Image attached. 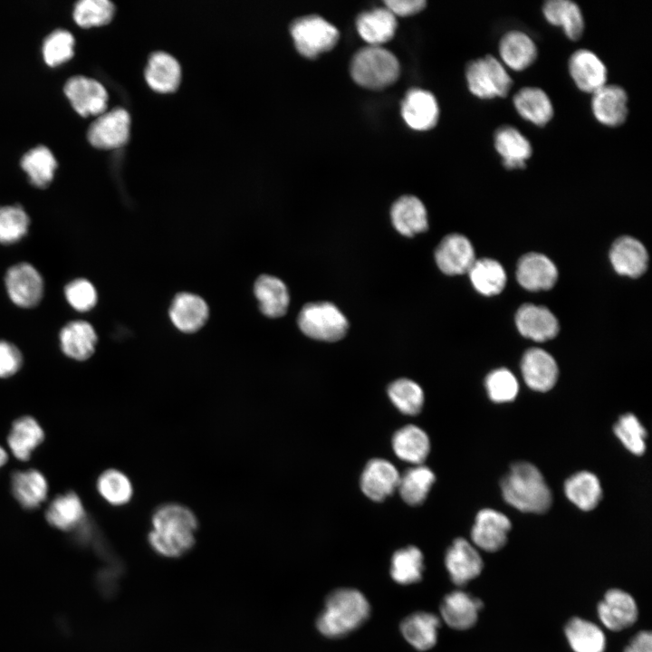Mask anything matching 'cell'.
Wrapping results in <instances>:
<instances>
[{"instance_id": "52a82bcc", "label": "cell", "mask_w": 652, "mask_h": 652, "mask_svg": "<svg viewBox=\"0 0 652 652\" xmlns=\"http://www.w3.org/2000/svg\"><path fill=\"white\" fill-rule=\"evenodd\" d=\"M291 34L296 49L309 58L331 50L339 39L337 28L316 14L296 19L291 25Z\"/></svg>"}, {"instance_id": "ac0fdd59", "label": "cell", "mask_w": 652, "mask_h": 652, "mask_svg": "<svg viewBox=\"0 0 652 652\" xmlns=\"http://www.w3.org/2000/svg\"><path fill=\"white\" fill-rule=\"evenodd\" d=\"M445 563L451 580L456 585H464L474 580L484 567L479 552L464 538L453 542L446 553Z\"/></svg>"}, {"instance_id": "4316f807", "label": "cell", "mask_w": 652, "mask_h": 652, "mask_svg": "<svg viewBox=\"0 0 652 652\" xmlns=\"http://www.w3.org/2000/svg\"><path fill=\"white\" fill-rule=\"evenodd\" d=\"M169 317L173 324L181 331L191 333L198 331L208 318L206 302L199 296L181 292L174 298Z\"/></svg>"}, {"instance_id": "db71d44e", "label": "cell", "mask_w": 652, "mask_h": 652, "mask_svg": "<svg viewBox=\"0 0 652 652\" xmlns=\"http://www.w3.org/2000/svg\"><path fill=\"white\" fill-rule=\"evenodd\" d=\"M23 363L22 353L13 343L0 340V378L14 375Z\"/></svg>"}, {"instance_id": "83f0119b", "label": "cell", "mask_w": 652, "mask_h": 652, "mask_svg": "<svg viewBox=\"0 0 652 652\" xmlns=\"http://www.w3.org/2000/svg\"><path fill=\"white\" fill-rule=\"evenodd\" d=\"M542 14L551 25L560 27L571 41L581 38L585 21L580 7L570 0H549L542 5Z\"/></svg>"}, {"instance_id": "7402d4cb", "label": "cell", "mask_w": 652, "mask_h": 652, "mask_svg": "<svg viewBox=\"0 0 652 652\" xmlns=\"http://www.w3.org/2000/svg\"><path fill=\"white\" fill-rule=\"evenodd\" d=\"M401 114L407 124L417 130L433 128L438 120L439 108L435 96L428 91L411 89L401 104Z\"/></svg>"}, {"instance_id": "9a60e30c", "label": "cell", "mask_w": 652, "mask_h": 652, "mask_svg": "<svg viewBox=\"0 0 652 652\" xmlns=\"http://www.w3.org/2000/svg\"><path fill=\"white\" fill-rule=\"evenodd\" d=\"M510 520L493 509H483L475 517L471 537L474 543L486 551H496L507 542Z\"/></svg>"}, {"instance_id": "74e56055", "label": "cell", "mask_w": 652, "mask_h": 652, "mask_svg": "<svg viewBox=\"0 0 652 652\" xmlns=\"http://www.w3.org/2000/svg\"><path fill=\"white\" fill-rule=\"evenodd\" d=\"M440 622L438 618L427 612H417L407 617L400 625L405 639L418 650L435 646Z\"/></svg>"}, {"instance_id": "6f0895ef", "label": "cell", "mask_w": 652, "mask_h": 652, "mask_svg": "<svg viewBox=\"0 0 652 652\" xmlns=\"http://www.w3.org/2000/svg\"><path fill=\"white\" fill-rule=\"evenodd\" d=\"M8 459L7 453L5 450L0 446V466L4 465Z\"/></svg>"}, {"instance_id": "8992f818", "label": "cell", "mask_w": 652, "mask_h": 652, "mask_svg": "<svg viewBox=\"0 0 652 652\" xmlns=\"http://www.w3.org/2000/svg\"><path fill=\"white\" fill-rule=\"evenodd\" d=\"M298 325L306 336L323 341L342 339L349 328L343 313L328 302L305 304L298 315Z\"/></svg>"}, {"instance_id": "7dc6e473", "label": "cell", "mask_w": 652, "mask_h": 652, "mask_svg": "<svg viewBox=\"0 0 652 652\" xmlns=\"http://www.w3.org/2000/svg\"><path fill=\"white\" fill-rule=\"evenodd\" d=\"M29 224V216L22 206H0V244H12L20 241L27 234Z\"/></svg>"}, {"instance_id": "6da1fadb", "label": "cell", "mask_w": 652, "mask_h": 652, "mask_svg": "<svg viewBox=\"0 0 652 652\" xmlns=\"http://www.w3.org/2000/svg\"><path fill=\"white\" fill-rule=\"evenodd\" d=\"M151 523L149 542L161 556L179 557L195 543L197 520L194 513L184 505L166 503L159 506L152 515Z\"/></svg>"}, {"instance_id": "f35d334b", "label": "cell", "mask_w": 652, "mask_h": 652, "mask_svg": "<svg viewBox=\"0 0 652 652\" xmlns=\"http://www.w3.org/2000/svg\"><path fill=\"white\" fill-rule=\"evenodd\" d=\"M564 491L568 499L582 511L594 509L602 496L598 477L589 471L578 472L569 477Z\"/></svg>"}, {"instance_id": "9f6ffc18", "label": "cell", "mask_w": 652, "mask_h": 652, "mask_svg": "<svg viewBox=\"0 0 652 652\" xmlns=\"http://www.w3.org/2000/svg\"><path fill=\"white\" fill-rule=\"evenodd\" d=\"M624 652H652V635L650 631L637 634Z\"/></svg>"}, {"instance_id": "836d02e7", "label": "cell", "mask_w": 652, "mask_h": 652, "mask_svg": "<svg viewBox=\"0 0 652 652\" xmlns=\"http://www.w3.org/2000/svg\"><path fill=\"white\" fill-rule=\"evenodd\" d=\"M12 493L26 509H35L46 499L48 484L43 475L35 469L16 471L11 477Z\"/></svg>"}, {"instance_id": "5b68a950", "label": "cell", "mask_w": 652, "mask_h": 652, "mask_svg": "<svg viewBox=\"0 0 652 652\" xmlns=\"http://www.w3.org/2000/svg\"><path fill=\"white\" fill-rule=\"evenodd\" d=\"M465 79L470 92L481 100L504 98L513 87L507 69L490 54L471 61L465 68Z\"/></svg>"}, {"instance_id": "f907efd6", "label": "cell", "mask_w": 652, "mask_h": 652, "mask_svg": "<svg viewBox=\"0 0 652 652\" xmlns=\"http://www.w3.org/2000/svg\"><path fill=\"white\" fill-rule=\"evenodd\" d=\"M614 432L632 454L640 455L645 452L647 432L633 414L628 413L621 416L614 426Z\"/></svg>"}, {"instance_id": "8d00e7d4", "label": "cell", "mask_w": 652, "mask_h": 652, "mask_svg": "<svg viewBox=\"0 0 652 652\" xmlns=\"http://www.w3.org/2000/svg\"><path fill=\"white\" fill-rule=\"evenodd\" d=\"M44 432L37 420L24 416L14 421L7 437L13 455L21 461L30 458L32 452L43 441Z\"/></svg>"}, {"instance_id": "d6a6232c", "label": "cell", "mask_w": 652, "mask_h": 652, "mask_svg": "<svg viewBox=\"0 0 652 652\" xmlns=\"http://www.w3.org/2000/svg\"><path fill=\"white\" fill-rule=\"evenodd\" d=\"M356 26L361 38L369 45H380L393 37L397 21L387 7H379L360 14Z\"/></svg>"}, {"instance_id": "f6af8a7d", "label": "cell", "mask_w": 652, "mask_h": 652, "mask_svg": "<svg viewBox=\"0 0 652 652\" xmlns=\"http://www.w3.org/2000/svg\"><path fill=\"white\" fill-rule=\"evenodd\" d=\"M388 395L397 409L405 415L418 414L424 405L422 388L409 379L402 378L391 382L388 388Z\"/></svg>"}, {"instance_id": "681fc988", "label": "cell", "mask_w": 652, "mask_h": 652, "mask_svg": "<svg viewBox=\"0 0 652 652\" xmlns=\"http://www.w3.org/2000/svg\"><path fill=\"white\" fill-rule=\"evenodd\" d=\"M74 37L63 29H57L51 33L43 41V56L47 65L59 66L73 56Z\"/></svg>"}, {"instance_id": "bcb514c9", "label": "cell", "mask_w": 652, "mask_h": 652, "mask_svg": "<svg viewBox=\"0 0 652 652\" xmlns=\"http://www.w3.org/2000/svg\"><path fill=\"white\" fill-rule=\"evenodd\" d=\"M101 496L111 505L121 506L129 502L133 488L129 477L116 469H108L97 480Z\"/></svg>"}, {"instance_id": "f546056e", "label": "cell", "mask_w": 652, "mask_h": 652, "mask_svg": "<svg viewBox=\"0 0 652 652\" xmlns=\"http://www.w3.org/2000/svg\"><path fill=\"white\" fill-rule=\"evenodd\" d=\"M390 216L397 231L406 236L425 232L428 227L426 207L415 196H403L395 201Z\"/></svg>"}, {"instance_id": "3957f363", "label": "cell", "mask_w": 652, "mask_h": 652, "mask_svg": "<svg viewBox=\"0 0 652 652\" xmlns=\"http://www.w3.org/2000/svg\"><path fill=\"white\" fill-rule=\"evenodd\" d=\"M369 614V605L361 592L353 589H339L327 597L316 625L322 635L340 638L360 627Z\"/></svg>"}, {"instance_id": "4dcf8cb0", "label": "cell", "mask_w": 652, "mask_h": 652, "mask_svg": "<svg viewBox=\"0 0 652 652\" xmlns=\"http://www.w3.org/2000/svg\"><path fill=\"white\" fill-rule=\"evenodd\" d=\"M145 79L149 86L157 92H173L180 83V65L167 53H154L149 57L145 69Z\"/></svg>"}, {"instance_id": "ba28073f", "label": "cell", "mask_w": 652, "mask_h": 652, "mask_svg": "<svg viewBox=\"0 0 652 652\" xmlns=\"http://www.w3.org/2000/svg\"><path fill=\"white\" fill-rule=\"evenodd\" d=\"M130 118L123 108H115L97 116L88 129V140L100 149H113L125 145L129 137Z\"/></svg>"}, {"instance_id": "b9f144b4", "label": "cell", "mask_w": 652, "mask_h": 652, "mask_svg": "<svg viewBox=\"0 0 652 652\" xmlns=\"http://www.w3.org/2000/svg\"><path fill=\"white\" fill-rule=\"evenodd\" d=\"M565 634L574 652H603L605 635L594 623L572 618L565 627Z\"/></svg>"}, {"instance_id": "ab89813d", "label": "cell", "mask_w": 652, "mask_h": 652, "mask_svg": "<svg viewBox=\"0 0 652 652\" xmlns=\"http://www.w3.org/2000/svg\"><path fill=\"white\" fill-rule=\"evenodd\" d=\"M436 480L433 471L424 465H415L400 475L398 490L409 505L422 503Z\"/></svg>"}, {"instance_id": "9c48e42d", "label": "cell", "mask_w": 652, "mask_h": 652, "mask_svg": "<svg viewBox=\"0 0 652 652\" xmlns=\"http://www.w3.org/2000/svg\"><path fill=\"white\" fill-rule=\"evenodd\" d=\"M64 93L75 111L82 117L99 116L106 111L108 92L98 81L82 75L68 79Z\"/></svg>"}, {"instance_id": "c3c4849f", "label": "cell", "mask_w": 652, "mask_h": 652, "mask_svg": "<svg viewBox=\"0 0 652 652\" xmlns=\"http://www.w3.org/2000/svg\"><path fill=\"white\" fill-rule=\"evenodd\" d=\"M115 13L114 5L108 0H82L73 9V19L82 28L109 24Z\"/></svg>"}, {"instance_id": "44dd1931", "label": "cell", "mask_w": 652, "mask_h": 652, "mask_svg": "<svg viewBox=\"0 0 652 652\" xmlns=\"http://www.w3.org/2000/svg\"><path fill=\"white\" fill-rule=\"evenodd\" d=\"M516 277L526 290H549L555 284L558 272L555 264L545 255L529 253L519 260Z\"/></svg>"}, {"instance_id": "f1b7e54d", "label": "cell", "mask_w": 652, "mask_h": 652, "mask_svg": "<svg viewBox=\"0 0 652 652\" xmlns=\"http://www.w3.org/2000/svg\"><path fill=\"white\" fill-rule=\"evenodd\" d=\"M59 338L62 352L81 361L88 360L94 353L98 340L94 328L85 321L67 323L60 331Z\"/></svg>"}, {"instance_id": "cb8c5ba5", "label": "cell", "mask_w": 652, "mask_h": 652, "mask_svg": "<svg viewBox=\"0 0 652 652\" xmlns=\"http://www.w3.org/2000/svg\"><path fill=\"white\" fill-rule=\"evenodd\" d=\"M513 104L521 118L538 127L547 125L554 115L551 98L539 87L521 88L513 95Z\"/></svg>"}, {"instance_id": "60d3db41", "label": "cell", "mask_w": 652, "mask_h": 652, "mask_svg": "<svg viewBox=\"0 0 652 652\" xmlns=\"http://www.w3.org/2000/svg\"><path fill=\"white\" fill-rule=\"evenodd\" d=\"M21 167L34 187L44 188L53 178L57 162L52 151L41 145L23 156Z\"/></svg>"}, {"instance_id": "2e32d148", "label": "cell", "mask_w": 652, "mask_h": 652, "mask_svg": "<svg viewBox=\"0 0 652 652\" xmlns=\"http://www.w3.org/2000/svg\"><path fill=\"white\" fill-rule=\"evenodd\" d=\"M638 607L632 596L621 590H608L598 605V614L603 625L619 631L632 626L638 618Z\"/></svg>"}, {"instance_id": "816d5d0a", "label": "cell", "mask_w": 652, "mask_h": 652, "mask_svg": "<svg viewBox=\"0 0 652 652\" xmlns=\"http://www.w3.org/2000/svg\"><path fill=\"white\" fill-rule=\"evenodd\" d=\"M485 388L490 399L495 403L513 400L519 390L516 378L506 369H498L488 374Z\"/></svg>"}, {"instance_id": "ee69618b", "label": "cell", "mask_w": 652, "mask_h": 652, "mask_svg": "<svg viewBox=\"0 0 652 652\" xmlns=\"http://www.w3.org/2000/svg\"><path fill=\"white\" fill-rule=\"evenodd\" d=\"M423 554L415 546L397 551L391 560L390 574L400 584H411L421 580L423 572Z\"/></svg>"}, {"instance_id": "f5cc1de1", "label": "cell", "mask_w": 652, "mask_h": 652, "mask_svg": "<svg viewBox=\"0 0 652 652\" xmlns=\"http://www.w3.org/2000/svg\"><path fill=\"white\" fill-rule=\"evenodd\" d=\"M68 303L78 312H88L97 302V292L93 284L82 278L70 282L64 289Z\"/></svg>"}, {"instance_id": "e0dca14e", "label": "cell", "mask_w": 652, "mask_h": 652, "mask_svg": "<svg viewBox=\"0 0 652 652\" xmlns=\"http://www.w3.org/2000/svg\"><path fill=\"white\" fill-rule=\"evenodd\" d=\"M499 60L507 69L523 72L537 59L538 49L533 39L521 30H511L501 37L498 44Z\"/></svg>"}, {"instance_id": "277c9868", "label": "cell", "mask_w": 652, "mask_h": 652, "mask_svg": "<svg viewBox=\"0 0 652 652\" xmlns=\"http://www.w3.org/2000/svg\"><path fill=\"white\" fill-rule=\"evenodd\" d=\"M350 74L360 86L380 89L393 83L399 74L397 57L380 45L360 49L350 62Z\"/></svg>"}, {"instance_id": "ffe728a7", "label": "cell", "mask_w": 652, "mask_h": 652, "mask_svg": "<svg viewBox=\"0 0 652 652\" xmlns=\"http://www.w3.org/2000/svg\"><path fill=\"white\" fill-rule=\"evenodd\" d=\"M522 373L527 386L533 390H550L558 379V366L551 354L538 348L528 350L522 360Z\"/></svg>"}, {"instance_id": "11a10c76", "label": "cell", "mask_w": 652, "mask_h": 652, "mask_svg": "<svg viewBox=\"0 0 652 652\" xmlns=\"http://www.w3.org/2000/svg\"><path fill=\"white\" fill-rule=\"evenodd\" d=\"M386 7L395 15H409L419 12L426 5L425 0H386Z\"/></svg>"}, {"instance_id": "484cf974", "label": "cell", "mask_w": 652, "mask_h": 652, "mask_svg": "<svg viewBox=\"0 0 652 652\" xmlns=\"http://www.w3.org/2000/svg\"><path fill=\"white\" fill-rule=\"evenodd\" d=\"M483 602L466 592L455 590L447 594L440 607L445 622L452 628L458 630L473 627L478 618Z\"/></svg>"}, {"instance_id": "d6986e66", "label": "cell", "mask_w": 652, "mask_h": 652, "mask_svg": "<svg viewBox=\"0 0 652 652\" xmlns=\"http://www.w3.org/2000/svg\"><path fill=\"white\" fill-rule=\"evenodd\" d=\"M494 146L503 166L510 170L522 169L532 155L530 140L515 127L503 125L494 134Z\"/></svg>"}, {"instance_id": "8fae6325", "label": "cell", "mask_w": 652, "mask_h": 652, "mask_svg": "<svg viewBox=\"0 0 652 652\" xmlns=\"http://www.w3.org/2000/svg\"><path fill=\"white\" fill-rule=\"evenodd\" d=\"M568 72L575 86L585 93L592 94L608 83L605 63L589 49H578L570 54Z\"/></svg>"}, {"instance_id": "30bf717a", "label": "cell", "mask_w": 652, "mask_h": 652, "mask_svg": "<svg viewBox=\"0 0 652 652\" xmlns=\"http://www.w3.org/2000/svg\"><path fill=\"white\" fill-rule=\"evenodd\" d=\"M5 286L9 298L22 308H33L43 298V278L36 268L28 263H20L8 269Z\"/></svg>"}, {"instance_id": "7bdbcfd3", "label": "cell", "mask_w": 652, "mask_h": 652, "mask_svg": "<svg viewBox=\"0 0 652 652\" xmlns=\"http://www.w3.org/2000/svg\"><path fill=\"white\" fill-rule=\"evenodd\" d=\"M471 283L477 292L491 296L500 293L506 283V273L495 260H475L468 271Z\"/></svg>"}, {"instance_id": "d4e9b609", "label": "cell", "mask_w": 652, "mask_h": 652, "mask_svg": "<svg viewBox=\"0 0 652 652\" xmlns=\"http://www.w3.org/2000/svg\"><path fill=\"white\" fill-rule=\"evenodd\" d=\"M615 271L629 277L642 275L647 266L648 256L645 246L637 239L622 236L617 239L609 253Z\"/></svg>"}, {"instance_id": "4fadbf2b", "label": "cell", "mask_w": 652, "mask_h": 652, "mask_svg": "<svg viewBox=\"0 0 652 652\" xmlns=\"http://www.w3.org/2000/svg\"><path fill=\"white\" fill-rule=\"evenodd\" d=\"M400 474L388 460L373 458L365 465L360 485L370 500L380 502L398 490Z\"/></svg>"}, {"instance_id": "e575fe53", "label": "cell", "mask_w": 652, "mask_h": 652, "mask_svg": "<svg viewBox=\"0 0 652 652\" xmlns=\"http://www.w3.org/2000/svg\"><path fill=\"white\" fill-rule=\"evenodd\" d=\"M254 294L264 315L278 318L286 313L290 296L286 285L279 278L261 275L255 281Z\"/></svg>"}, {"instance_id": "7c38bea8", "label": "cell", "mask_w": 652, "mask_h": 652, "mask_svg": "<svg viewBox=\"0 0 652 652\" xmlns=\"http://www.w3.org/2000/svg\"><path fill=\"white\" fill-rule=\"evenodd\" d=\"M628 93L623 87L607 83L591 94L590 109L599 123L615 128L625 123L628 114Z\"/></svg>"}, {"instance_id": "1f68e13d", "label": "cell", "mask_w": 652, "mask_h": 652, "mask_svg": "<svg viewBox=\"0 0 652 652\" xmlns=\"http://www.w3.org/2000/svg\"><path fill=\"white\" fill-rule=\"evenodd\" d=\"M392 448L402 461L421 465L430 451L428 435L419 427L407 425L395 432L392 437Z\"/></svg>"}, {"instance_id": "5bb4252c", "label": "cell", "mask_w": 652, "mask_h": 652, "mask_svg": "<svg viewBox=\"0 0 652 652\" xmlns=\"http://www.w3.org/2000/svg\"><path fill=\"white\" fill-rule=\"evenodd\" d=\"M435 258L438 268L448 275L468 273L475 261L472 244L460 234L445 236L435 251Z\"/></svg>"}, {"instance_id": "603a6c76", "label": "cell", "mask_w": 652, "mask_h": 652, "mask_svg": "<svg viewBox=\"0 0 652 652\" xmlns=\"http://www.w3.org/2000/svg\"><path fill=\"white\" fill-rule=\"evenodd\" d=\"M515 321L522 335L536 341L551 340L559 331V323L552 312L543 306L532 303L519 308Z\"/></svg>"}, {"instance_id": "d590c367", "label": "cell", "mask_w": 652, "mask_h": 652, "mask_svg": "<svg viewBox=\"0 0 652 652\" xmlns=\"http://www.w3.org/2000/svg\"><path fill=\"white\" fill-rule=\"evenodd\" d=\"M45 517L54 528L72 531L85 520V510L80 497L73 492L56 496L49 504Z\"/></svg>"}, {"instance_id": "7a4b0ae2", "label": "cell", "mask_w": 652, "mask_h": 652, "mask_svg": "<svg viewBox=\"0 0 652 652\" xmlns=\"http://www.w3.org/2000/svg\"><path fill=\"white\" fill-rule=\"evenodd\" d=\"M503 499L524 513H542L551 504V492L539 469L531 463L519 462L501 482Z\"/></svg>"}]
</instances>
